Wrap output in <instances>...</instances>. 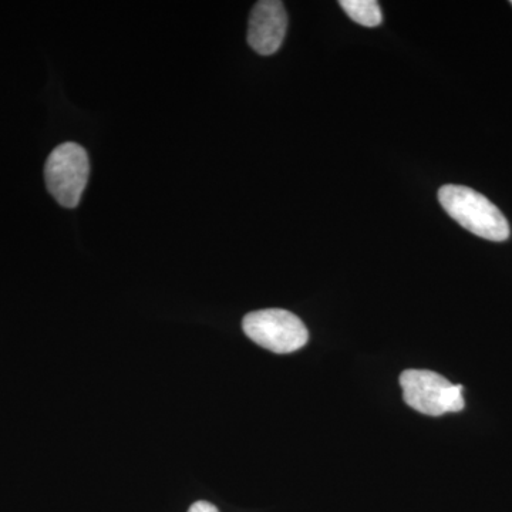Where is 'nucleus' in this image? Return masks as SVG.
Wrapping results in <instances>:
<instances>
[{"instance_id":"nucleus-8","label":"nucleus","mask_w":512,"mask_h":512,"mask_svg":"<svg viewBox=\"0 0 512 512\" xmlns=\"http://www.w3.org/2000/svg\"><path fill=\"white\" fill-rule=\"evenodd\" d=\"M511 5H512V2H511Z\"/></svg>"},{"instance_id":"nucleus-5","label":"nucleus","mask_w":512,"mask_h":512,"mask_svg":"<svg viewBox=\"0 0 512 512\" xmlns=\"http://www.w3.org/2000/svg\"><path fill=\"white\" fill-rule=\"evenodd\" d=\"M288 15L279 0H261L251 12L248 25V43L258 55L271 56L284 43Z\"/></svg>"},{"instance_id":"nucleus-1","label":"nucleus","mask_w":512,"mask_h":512,"mask_svg":"<svg viewBox=\"0 0 512 512\" xmlns=\"http://www.w3.org/2000/svg\"><path fill=\"white\" fill-rule=\"evenodd\" d=\"M444 211L477 237L493 242L510 238V224L497 205L473 188L463 185H444L439 191Z\"/></svg>"},{"instance_id":"nucleus-2","label":"nucleus","mask_w":512,"mask_h":512,"mask_svg":"<svg viewBox=\"0 0 512 512\" xmlns=\"http://www.w3.org/2000/svg\"><path fill=\"white\" fill-rule=\"evenodd\" d=\"M404 402L417 412L439 417L464 409L463 386L431 370H404L400 376Z\"/></svg>"},{"instance_id":"nucleus-6","label":"nucleus","mask_w":512,"mask_h":512,"mask_svg":"<svg viewBox=\"0 0 512 512\" xmlns=\"http://www.w3.org/2000/svg\"><path fill=\"white\" fill-rule=\"evenodd\" d=\"M340 6L357 25L376 28L382 23V9L376 0H342Z\"/></svg>"},{"instance_id":"nucleus-4","label":"nucleus","mask_w":512,"mask_h":512,"mask_svg":"<svg viewBox=\"0 0 512 512\" xmlns=\"http://www.w3.org/2000/svg\"><path fill=\"white\" fill-rule=\"evenodd\" d=\"M242 328L256 345L271 352H296L308 343L309 332L305 323L284 309H265L248 313L242 320Z\"/></svg>"},{"instance_id":"nucleus-3","label":"nucleus","mask_w":512,"mask_h":512,"mask_svg":"<svg viewBox=\"0 0 512 512\" xmlns=\"http://www.w3.org/2000/svg\"><path fill=\"white\" fill-rule=\"evenodd\" d=\"M90 164L86 150L76 143H63L46 161L47 190L60 205L76 208L89 181Z\"/></svg>"},{"instance_id":"nucleus-7","label":"nucleus","mask_w":512,"mask_h":512,"mask_svg":"<svg viewBox=\"0 0 512 512\" xmlns=\"http://www.w3.org/2000/svg\"><path fill=\"white\" fill-rule=\"evenodd\" d=\"M188 512H220L215 505L207 503V501H197V503L192 504L190 510Z\"/></svg>"}]
</instances>
